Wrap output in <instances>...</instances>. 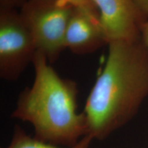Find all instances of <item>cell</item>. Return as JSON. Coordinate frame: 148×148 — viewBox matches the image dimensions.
Wrapping results in <instances>:
<instances>
[{"mask_svg":"<svg viewBox=\"0 0 148 148\" xmlns=\"http://www.w3.org/2000/svg\"><path fill=\"white\" fill-rule=\"evenodd\" d=\"M141 38L148 50V18L142 28Z\"/></svg>","mask_w":148,"mask_h":148,"instance_id":"8fae6325","label":"cell"},{"mask_svg":"<svg viewBox=\"0 0 148 148\" xmlns=\"http://www.w3.org/2000/svg\"><path fill=\"white\" fill-rule=\"evenodd\" d=\"M74 8L62 0H27L19 11L36 51L45 56L50 64L66 49V30Z\"/></svg>","mask_w":148,"mask_h":148,"instance_id":"3957f363","label":"cell"},{"mask_svg":"<svg viewBox=\"0 0 148 148\" xmlns=\"http://www.w3.org/2000/svg\"><path fill=\"white\" fill-rule=\"evenodd\" d=\"M108 45L100 20L89 12L74 8L65 34V47L77 55L97 51Z\"/></svg>","mask_w":148,"mask_h":148,"instance_id":"8992f818","label":"cell"},{"mask_svg":"<svg viewBox=\"0 0 148 148\" xmlns=\"http://www.w3.org/2000/svg\"><path fill=\"white\" fill-rule=\"evenodd\" d=\"M36 48L28 27L15 8H0V77L17 80L32 63Z\"/></svg>","mask_w":148,"mask_h":148,"instance_id":"277c9868","label":"cell"},{"mask_svg":"<svg viewBox=\"0 0 148 148\" xmlns=\"http://www.w3.org/2000/svg\"><path fill=\"white\" fill-rule=\"evenodd\" d=\"M105 66L84 113L93 140H103L134 117L148 96V50L142 38L108 43Z\"/></svg>","mask_w":148,"mask_h":148,"instance_id":"6da1fadb","label":"cell"},{"mask_svg":"<svg viewBox=\"0 0 148 148\" xmlns=\"http://www.w3.org/2000/svg\"><path fill=\"white\" fill-rule=\"evenodd\" d=\"M66 2L73 5L75 8H77L89 12L92 15L99 18V12L95 3L92 0H62Z\"/></svg>","mask_w":148,"mask_h":148,"instance_id":"ba28073f","label":"cell"},{"mask_svg":"<svg viewBox=\"0 0 148 148\" xmlns=\"http://www.w3.org/2000/svg\"><path fill=\"white\" fill-rule=\"evenodd\" d=\"M93 140L90 135H86L77 144L71 147L55 145L31 136L18 125H15L10 143L4 148H92Z\"/></svg>","mask_w":148,"mask_h":148,"instance_id":"52a82bcc","label":"cell"},{"mask_svg":"<svg viewBox=\"0 0 148 148\" xmlns=\"http://www.w3.org/2000/svg\"><path fill=\"white\" fill-rule=\"evenodd\" d=\"M99 12L100 23L108 43L141 38L147 18L133 0H92Z\"/></svg>","mask_w":148,"mask_h":148,"instance_id":"5b68a950","label":"cell"},{"mask_svg":"<svg viewBox=\"0 0 148 148\" xmlns=\"http://www.w3.org/2000/svg\"><path fill=\"white\" fill-rule=\"evenodd\" d=\"M147 148H148V147H147Z\"/></svg>","mask_w":148,"mask_h":148,"instance_id":"7c38bea8","label":"cell"},{"mask_svg":"<svg viewBox=\"0 0 148 148\" xmlns=\"http://www.w3.org/2000/svg\"><path fill=\"white\" fill-rule=\"evenodd\" d=\"M34 79L18 95L11 114L30 123L34 137L62 147H71L88 134L87 119L77 111V85L62 78L42 53L36 51L32 63Z\"/></svg>","mask_w":148,"mask_h":148,"instance_id":"7a4b0ae2","label":"cell"},{"mask_svg":"<svg viewBox=\"0 0 148 148\" xmlns=\"http://www.w3.org/2000/svg\"><path fill=\"white\" fill-rule=\"evenodd\" d=\"M27 0H0V8H21Z\"/></svg>","mask_w":148,"mask_h":148,"instance_id":"9c48e42d","label":"cell"},{"mask_svg":"<svg viewBox=\"0 0 148 148\" xmlns=\"http://www.w3.org/2000/svg\"><path fill=\"white\" fill-rule=\"evenodd\" d=\"M140 12L148 18V0H133Z\"/></svg>","mask_w":148,"mask_h":148,"instance_id":"30bf717a","label":"cell"}]
</instances>
